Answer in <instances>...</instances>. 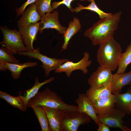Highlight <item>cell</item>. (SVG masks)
Listing matches in <instances>:
<instances>
[{
  "label": "cell",
  "instance_id": "1",
  "mask_svg": "<svg viewBox=\"0 0 131 131\" xmlns=\"http://www.w3.org/2000/svg\"><path fill=\"white\" fill-rule=\"evenodd\" d=\"M122 12L119 11L110 16L101 19L84 32V36L91 41L93 46H96L113 36L117 29Z\"/></svg>",
  "mask_w": 131,
  "mask_h": 131
},
{
  "label": "cell",
  "instance_id": "2",
  "mask_svg": "<svg viewBox=\"0 0 131 131\" xmlns=\"http://www.w3.org/2000/svg\"><path fill=\"white\" fill-rule=\"evenodd\" d=\"M36 105L45 106L61 109L66 113L76 114L78 112V107L69 104L64 102L56 93L48 88L42 92H38L28 101L27 107Z\"/></svg>",
  "mask_w": 131,
  "mask_h": 131
},
{
  "label": "cell",
  "instance_id": "3",
  "mask_svg": "<svg viewBox=\"0 0 131 131\" xmlns=\"http://www.w3.org/2000/svg\"><path fill=\"white\" fill-rule=\"evenodd\" d=\"M99 45L97 59L100 66L114 71L118 67L122 53L121 45L113 36Z\"/></svg>",
  "mask_w": 131,
  "mask_h": 131
},
{
  "label": "cell",
  "instance_id": "4",
  "mask_svg": "<svg viewBox=\"0 0 131 131\" xmlns=\"http://www.w3.org/2000/svg\"><path fill=\"white\" fill-rule=\"evenodd\" d=\"M3 39L0 42L2 46L10 51L14 55L27 51L24 40L20 32L15 30H10L0 26Z\"/></svg>",
  "mask_w": 131,
  "mask_h": 131
},
{
  "label": "cell",
  "instance_id": "5",
  "mask_svg": "<svg viewBox=\"0 0 131 131\" xmlns=\"http://www.w3.org/2000/svg\"><path fill=\"white\" fill-rule=\"evenodd\" d=\"M40 51V48H38L31 51H26L18 54L21 55L28 56L30 58L38 59L41 61L42 64L41 66L44 70L46 77L49 76L51 71L55 70L63 63L70 61L66 58L57 59L49 57L41 54Z\"/></svg>",
  "mask_w": 131,
  "mask_h": 131
},
{
  "label": "cell",
  "instance_id": "6",
  "mask_svg": "<svg viewBox=\"0 0 131 131\" xmlns=\"http://www.w3.org/2000/svg\"><path fill=\"white\" fill-rule=\"evenodd\" d=\"M126 113L119 108H115L105 113L97 115V117L99 121L109 127L118 128L123 131H131V129L123 124V120Z\"/></svg>",
  "mask_w": 131,
  "mask_h": 131
},
{
  "label": "cell",
  "instance_id": "7",
  "mask_svg": "<svg viewBox=\"0 0 131 131\" xmlns=\"http://www.w3.org/2000/svg\"><path fill=\"white\" fill-rule=\"evenodd\" d=\"M91 119L89 116L83 113H65L61 122L62 131H77L80 125L90 123Z\"/></svg>",
  "mask_w": 131,
  "mask_h": 131
},
{
  "label": "cell",
  "instance_id": "8",
  "mask_svg": "<svg viewBox=\"0 0 131 131\" xmlns=\"http://www.w3.org/2000/svg\"><path fill=\"white\" fill-rule=\"evenodd\" d=\"M112 70L106 67L99 66L88 79L87 81L90 87L97 88L110 86L113 74Z\"/></svg>",
  "mask_w": 131,
  "mask_h": 131
},
{
  "label": "cell",
  "instance_id": "9",
  "mask_svg": "<svg viewBox=\"0 0 131 131\" xmlns=\"http://www.w3.org/2000/svg\"><path fill=\"white\" fill-rule=\"evenodd\" d=\"M90 55L87 52H84L82 58L77 63L69 61L60 66L55 70V73L65 72L68 77L70 76L72 72L76 70L82 71L83 74H86L88 72L87 68L90 66L92 61L89 59Z\"/></svg>",
  "mask_w": 131,
  "mask_h": 131
},
{
  "label": "cell",
  "instance_id": "10",
  "mask_svg": "<svg viewBox=\"0 0 131 131\" xmlns=\"http://www.w3.org/2000/svg\"><path fill=\"white\" fill-rule=\"evenodd\" d=\"M59 14L56 10L52 13H47L42 16L40 23L39 31L41 33L45 29H54L58 33L64 35L66 28L61 25L58 20Z\"/></svg>",
  "mask_w": 131,
  "mask_h": 131
},
{
  "label": "cell",
  "instance_id": "11",
  "mask_svg": "<svg viewBox=\"0 0 131 131\" xmlns=\"http://www.w3.org/2000/svg\"><path fill=\"white\" fill-rule=\"evenodd\" d=\"M40 23L31 25L19 27V32L23 39L27 51H31L34 49L33 42L36 40V36L39 31Z\"/></svg>",
  "mask_w": 131,
  "mask_h": 131
},
{
  "label": "cell",
  "instance_id": "12",
  "mask_svg": "<svg viewBox=\"0 0 131 131\" xmlns=\"http://www.w3.org/2000/svg\"><path fill=\"white\" fill-rule=\"evenodd\" d=\"M47 115L50 131H62L61 122L65 113L57 108L42 106Z\"/></svg>",
  "mask_w": 131,
  "mask_h": 131
},
{
  "label": "cell",
  "instance_id": "13",
  "mask_svg": "<svg viewBox=\"0 0 131 131\" xmlns=\"http://www.w3.org/2000/svg\"><path fill=\"white\" fill-rule=\"evenodd\" d=\"M75 102L78 105V112L88 115L98 125L100 121L98 120L93 104L87 97L85 94L79 93Z\"/></svg>",
  "mask_w": 131,
  "mask_h": 131
},
{
  "label": "cell",
  "instance_id": "14",
  "mask_svg": "<svg viewBox=\"0 0 131 131\" xmlns=\"http://www.w3.org/2000/svg\"><path fill=\"white\" fill-rule=\"evenodd\" d=\"M21 17L17 21V26H29L34 25L41 19V17L37 12L36 5L32 3L22 14Z\"/></svg>",
  "mask_w": 131,
  "mask_h": 131
},
{
  "label": "cell",
  "instance_id": "15",
  "mask_svg": "<svg viewBox=\"0 0 131 131\" xmlns=\"http://www.w3.org/2000/svg\"><path fill=\"white\" fill-rule=\"evenodd\" d=\"M37 62H28L23 63H16L6 62H0V70L10 71L12 77L15 80L18 79L22 71L25 68L29 67H32L38 65Z\"/></svg>",
  "mask_w": 131,
  "mask_h": 131
},
{
  "label": "cell",
  "instance_id": "16",
  "mask_svg": "<svg viewBox=\"0 0 131 131\" xmlns=\"http://www.w3.org/2000/svg\"><path fill=\"white\" fill-rule=\"evenodd\" d=\"M131 83V70L127 73H115L111 86L112 92L115 95L120 93L124 86Z\"/></svg>",
  "mask_w": 131,
  "mask_h": 131
},
{
  "label": "cell",
  "instance_id": "17",
  "mask_svg": "<svg viewBox=\"0 0 131 131\" xmlns=\"http://www.w3.org/2000/svg\"><path fill=\"white\" fill-rule=\"evenodd\" d=\"M116 100V95L112 94L95 102L93 105L97 115L105 113L115 108Z\"/></svg>",
  "mask_w": 131,
  "mask_h": 131
},
{
  "label": "cell",
  "instance_id": "18",
  "mask_svg": "<svg viewBox=\"0 0 131 131\" xmlns=\"http://www.w3.org/2000/svg\"><path fill=\"white\" fill-rule=\"evenodd\" d=\"M110 86L94 88L90 87L86 91V95L93 104L98 101L112 95Z\"/></svg>",
  "mask_w": 131,
  "mask_h": 131
},
{
  "label": "cell",
  "instance_id": "19",
  "mask_svg": "<svg viewBox=\"0 0 131 131\" xmlns=\"http://www.w3.org/2000/svg\"><path fill=\"white\" fill-rule=\"evenodd\" d=\"M55 79L54 77H51L42 82H40L38 77L36 78L35 83L33 86L30 89L25 91L24 95L20 96L25 108L27 109V105L29 100L34 97L39 92L40 88L43 85L50 83Z\"/></svg>",
  "mask_w": 131,
  "mask_h": 131
},
{
  "label": "cell",
  "instance_id": "20",
  "mask_svg": "<svg viewBox=\"0 0 131 131\" xmlns=\"http://www.w3.org/2000/svg\"><path fill=\"white\" fill-rule=\"evenodd\" d=\"M81 27L80 21L76 17H74L73 20L70 22L68 27L63 35L64 42L62 48L63 50L67 49L70 39L80 31Z\"/></svg>",
  "mask_w": 131,
  "mask_h": 131
},
{
  "label": "cell",
  "instance_id": "21",
  "mask_svg": "<svg viewBox=\"0 0 131 131\" xmlns=\"http://www.w3.org/2000/svg\"><path fill=\"white\" fill-rule=\"evenodd\" d=\"M37 117L42 131H50L46 113L42 106L34 105L31 107Z\"/></svg>",
  "mask_w": 131,
  "mask_h": 131
},
{
  "label": "cell",
  "instance_id": "22",
  "mask_svg": "<svg viewBox=\"0 0 131 131\" xmlns=\"http://www.w3.org/2000/svg\"><path fill=\"white\" fill-rule=\"evenodd\" d=\"M90 4L87 6H84L78 4V7L75 8H72L71 11L72 12L77 13L83 10H88L97 13L100 19L109 17L113 15L112 13H106L101 10L96 4L94 0H90Z\"/></svg>",
  "mask_w": 131,
  "mask_h": 131
},
{
  "label": "cell",
  "instance_id": "23",
  "mask_svg": "<svg viewBox=\"0 0 131 131\" xmlns=\"http://www.w3.org/2000/svg\"><path fill=\"white\" fill-rule=\"evenodd\" d=\"M116 95V100L115 106L126 113L128 112V108L131 105V90L129 88L126 92L119 93Z\"/></svg>",
  "mask_w": 131,
  "mask_h": 131
},
{
  "label": "cell",
  "instance_id": "24",
  "mask_svg": "<svg viewBox=\"0 0 131 131\" xmlns=\"http://www.w3.org/2000/svg\"><path fill=\"white\" fill-rule=\"evenodd\" d=\"M0 98L4 100L10 105L22 111H26L27 109L21 100L20 96L14 97L6 92L0 91Z\"/></svg>",
  "mask_w": 131,
  "mask_h": 131
},
{
  "label": "cell",
  "instance_id": "25",
  "mask_svg": "<svg viewBox=\"0 0 131 131\" xmlns=\"http://www.w3.org/2000/svg\"><path fill=\"white\" fill-rule=\"evenodd\" d=\"M131 63V42L127 47L125 51L121 56L116 73L125 72L127 66Z\"/></svg>",
  "mask_w": 131,
  "mask_h": 131
},
{
  "label": "cell",
  "instance_id": "26",
  "mask_svg": "<svg viewBox=\"0 0 131 131\" xmlns=\"http://www.w3.org/2000/svg\"><path fill=\"white\" fill-rule=\"evenodd\" d=\"M51 0H37L35 1L36 10L41 17L47 13H50L53 9L51 5Z\"/></svg>",
  "mask_w": 131,
  "mask_h": 131
},
{
  "label": "cell",
  "instance_id": "27",
  "mask_svg": "<svg viewBox=\"0 0 131 131\" xmlns=\"http://www.w3.org/2000/svg\"><path fill=\"white\" fill-rule=\"evenodd\" d=\"M13 54L5 47L0 48V62L19 63V61L13 56Z\"/></svg>",
  "mask_w": 131,
  "mask_h": 131
},
{
  "label": "cell",
  "instance_id": "28",
  "mask_svg": "<svg viewBox=\"0 0 131 131\" xmlns=\"http://www.w3.org/2000/svg\"><path fill=\"white\" fill-rule=\"evenodd\" d=\"M74 0H63L60 2H54L52 5V6L54 10L56 9L61 4H64L67 7L71 9L72 8L71 3L72 1ZM82 1H84L87 0H80Z\"/></svg>",
  "mask_w": 131,
  "mask_h": 131
},
{
  "label": "cell",
  "instance_id": "29",
  "mask_svg": "<svg viewBox=\"0 0 131 131\" xmlns=\"http://www.w3.org/2000/svg\"><path fill=\"white\" fill-rule=\"evenodd\" d=\"M37 0H27V1L20 7L16 9L17 17L20 16L26 8L28 5L34 3Z\"/></svg>",
  "mask_w": 131,
  "mask_h": 131
},
{
  "label": "cell",
  "instance_id": "30",
  "mask_svg": "<svg viewBox=\"0 0 131 131\" xmlns=\"http://www.w3.org/2000/svg\"><path fill=\"white\" fill-rule=\"evenodd\" d=\"M98 126V131H110L109 127L106 124L100 122L97 125Z\"/></svg>",
  "mask_w": 131,
  "mask_h": 131
},
{
  "label": "cell",
  "instance_id": "31",
  "mask_svg": "<svg viewBox=\"0 0 131 131\" xmlns=\"http://www.w3.org/2000/svg\"><path fill=\"white\" fill-rule=\"evenodd\" d=\"M128 112L131 114V105L129 107L128 109Z\"/></svg>",
  "mask_w": 131,
  "mask_h": 131
},
{
  "label": "cell",
  "instance_id": "32",
  "mask_svg": "<svg viewBox=\"0 0 131 131\" xmlns=\"http://www.w3.org/2000/svg\"><path fill=\"white\" fill-rule=\"evenodd\" d=\"M130 87L129 88V89H130L131 90V84H130Z\"/></svg>",
  "mask_w": 131,
  "mask_h": 131
},
{
  "label": "cell",
  "instance_id": "33",
  "mask_svg": "<svg viewBox=\"0 0 131 131\" xmlns=\"http://www.w3.org/2000/svg\"><path fill=\"white\" fill-rule=\"evenodd\" d=\"M89 2H90V0H87Z\"/></svg>",
  "mask_w": 131,
  "mask_h": 131
}]
</instances>
